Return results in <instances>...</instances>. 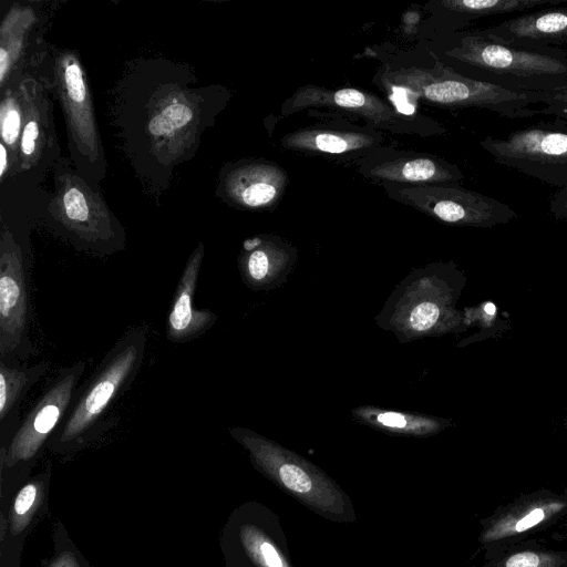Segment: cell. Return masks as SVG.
Masks as SVG:
<instances>
[{
    "mask_svg": "<svg viewBox=\"0 0 567 567\" xmlns=\"http://www.w3.org/2000/svg\"><path fill=\"white\" fill-rule=\"evenodd\" d=\"M148 341L142 327L128 329L103 357L91 375L79 385L68 414L48 450L71 458L86 449L107 427L106 415L136 379Z\"/></svg>",
    "mask_w": 567,
    "mask_h": 567,
    "instance_id": "3957f363",
    "label": "cell"
},
{
    "mask_svg": "<svg viewBox=\"0 0 567 567\" xmlns=\"http://www.w3.org/2000/svg\"><path fill=\"white\" fill-rule=\"evenodd\" d=\"M395 196L450 225L491 228L517 218V213L507 204L455 184L398 188Z\"/></svg>",
    "mask_w": 567,
    "mask_h": 567,
    "instance_id": "4fadbf2b",
    "label": "cell"
},
{
    "mask_svg": "<svg viewBox=\"0 0 567 567\" xmlns=\"http://www.w3.org/2000/svg\"><path fill=\"white\" fill-rule=\"evenodd\" d=\"M53 187L42 225L76 251L113 256L126 247V230L96 183L62 156L52 171Z\"/></svg>",
    "mask_w": 567,
    "mask_h": 567,
    "instance_id": "277c9868",
    "label": "cell"
},
{
    "mask_svg": "<svg viewBox=\"0 0 567 567\" xmlns=\"http://www.w3.org/2000/svg\"><path fill=\"white\" fill-rule=\"evenodd\" d=\"M382 83L435 105L491 111L506 118L543 115L546 93L511 91L465 76L437 61L432 68H401L383 72Z\"/></svg>",
    "mask_w": 567,
    "mask_h": 567,
    "instance_id": "5b68a950",
    "label": "cell"
},
{
    "mask_svg": "<svg viewBox=\"0 0 567 567\" xmlns=\"http://www.w3.org/2000/svg\"><path fill=\"white\" fill-rule=\"evenodd\" d=\"M553 122L516 130L506 137L486 136L481 146L511 169L560 188L567 187V110Z\"/></svg>",
    "mask_w": 567,
    "mask_h": 567,
    "instance_id": "8fae6325",
    "label": "cell"
},
{
    "mask_svg": "<svg viewBox=\"0 0 567 567\" xmlns=\"http://www.w3.org/2000/svg\"><path fill=\"white\" fill-rule=\"evenodd\" d=\"M377 144L374 136L362 132L302 128L286 135L281 145L301 152L342 154Z\"/></svg>",
    "mask_w": 567,
    "mask_h": 567,
    "instance_id": "cb8c5ba5",
    "label": "cell"
},
{
    "mask_svg": "<svg viewBox=\"0 0 567 567\" xmlns=\"http://www.w3.org/2000/svg\"><path fill=\"white\" fill-rule=\"evenodd\" d=\"M228 433L248 452L256 468L290 494L323 512H342L339 491L317 466L250 429L233 426Z\"/></svg>",
    "mask_w": 567,
    "mask_h": 567,
    "instance_id": "7c38bea8",
    "label": "cell"
},
{
    "mask_svg": "<svg viewBox=\"0 0 567 567\" xmlns=\"http://www.w3.org/2000/svg\"><path fill=\"white\" fill-rule=\"evenodd\" d=\"M443 55L458 73L511 91L567 89V50L563 48L511 43L481 29L456 34Z\"/></svg>",
    "mask_w": 567,
    "mask_h": 567,
    "instance_id": "7a4b0ae2",
    "label": "cell"
},
{
    "mask_svg": "<svg viewBox=\"0 0 567 567\" xmlns=\"http://www.w3.org/2000/svg\"><path fill=\"white\" fill-rule=\"evenodd\" d=\"M482 30L511 43L560 48L567 44V7H545Z\"/></svg>",
    "mask_w": 567,
    "mask_h": 567,
    "instance_id": "d6986e66",
    "label": "cell"
},
{
    "mask_svg": "<svg viewBox=\"0 0 567 567\" xmlns=\"http://www.w3.org/2000/svg\"><path fill=\"white\" fill-rule=\"evenodd\" d=\"M306 107H328L355 115L368 122L394 127L408 123L388 102L370 92L358 89H326L306 85L284 104L281 113L291 114Z\"/></svg>",
    "mask_w": 567,
    "mask_h": 567,
    "instance_id": "e0dca14e",
    "label": "cell"
},
{
    "mask_svg": "<svg viewBox=\"0 0 567 567\" xmlns=\"http://www.w3.org/2000/svg\"><path fill=\"white\" fill-rule=\"evenodd\" d=\"M49 367L48 360L32 365L0 361V450L8 445L20 424V406L24 398Z\"/></svg>",
    "mask_w": 567,
    "mask_h": 567,
    "instance_id": "44dd1931",
    "label": "cell"
},
{
    "mask_svg": "<svg viewBox=\"0 0 567 567\" xmlns=\"http://www.w3.org/2000/svg\"><path fill=\"white\" fill-rule=\"evenodd\" d=\"M47 51L23 74L24 118L18 163L13 174L6 178L35 187L43 185L63 156L55 128L54 99L41 66Z\"/></svg>",
    "mask_w": 567,
    "mask_h": 567,
    "instance_id": "30bf717a",
    "label": "cell"
},
{
    "mask_svg": "<svg viewBox=\"0 0 567 567\" xmlns=\"http://www.w3.org/2000/svg\"><path fill=\"white\" fill-rule=\"evenodd\" d=\"M559 110H567V89L554 93H546L542 109L543 115H550L553 112Z\"/></svg>",
    "mask_w": 567,
    "mask_h": 567,
    "instance_id": "83f0119b",
    "label": "cell"
},
{
    "mask_svg": "<svg viewBox=\"0 0 567 567\" xmlns=\"http://www.w3.org/2000/svg\"><path fill=\"white\" fill-rule=\"evenodd\" d=\"M296 252L268 236H255L243 243L238 269L244 284L252 290L272 289L285 280Z\"/></svg>",
    "mask_w": 567,
    "mask_h": 567,
    "instance_id": "ffe728a7",
    "label": "cell"
},
{
    "mask_svg": "<svg viewBox=\"0 0 567 567\" xmlns=\"http://www.w3.org/2000/svg\"><path fill=\"white\" fill-rule=\"evenodd\" d=\"M205 245L199 243L187 258L176 285L166 318V338L172 343H187L205 334L218 320L209 309H198L194 299L204 261Z\"/></svg>",
    "mask_w": 567,
    "mask_h": 567,
    "instance_id": "ac0fdd59",
    "label": "cell"
},
{
    "mask_svg": "<svg viewBox=\"0 0 567 567\" xmlns=\"http://www.w3.org/2000/svg\"><path fill=\"white\" fill-rule=\"evenodd\" d=\"M52 532L53 551L44 560L43 567H90L60 520H56Z\"/></svg>",
    "mask_w": 567,
    "mask_h": 567,
    "instance_id": "4316f807",
    "label": "cell"
},
{
    "mask_svg": "<svg viewBox=\"0 0 567 567\" xmlns=\"http://www.w3.org/2000/svg\"><path fill=\"white\" fill-rule=\"evenodd\" d=\"M544 511L542 508H535L522 519L516 523V532H525L526 529L535 526L544 518Z\"/></svg>",
    "mask_w": 567,
    "mask_h": 567,
    "instance_id": "4dcf8cb0",
    "label": "cell"
},
{
    "mask_svg": "<svg viewBox=\"0 0 567 567\" xmlns=\"http://www.w3.org/2000/svg\"><path fill=\"white\" fill-rule=\"evenodd\" d=\"M52 466L25 480H0V567H19L29 534L48 513Z\"/></svg>",
    "mask_w": 567,
    "mask_h": 567,
    "instance_id": "5bb4252c",
    "label": "cell"
},
{
    "mask_svg": "<svg viewBox=\"0 0 567 567\" xmlns=\"http://www.w3.org/2000/svg\"><path fill=\"white\" fill-rule=\"evenodd\" d=\"M563 0H444L440 4L461 22L513 12H523L537 7L558 6Z\"/></svg>",
    "mask_w": 567,
    "mask_h": 567,
    "instance_id": "484cf974",
    "label": "cell"
},
{
    "mask_svg": "<svg viewBox=\"0 0 567 567\" xmlns=\"http://www.w3.org/2000/svg\"><path fill=\"white\" fill-rule=\"evenodd\" d=\"M370 176L396 183L416 185L455 184L464 181L458 166L427 156L384 162L370 171Z\"/></svg>",
    "mask_w": 567,
    "mask_h": 567,
    "instance_id": "7402d4cb",
    "label": "cell"
},
{
    "mask_svg": "<svg viewBox=\"0 0 567 567\" xmlns=\"http://www.w3.org/2000/svg\"><path fill=\"white\" fill-rule=\"evenodd\" d=\"M464 282L462 272L447 266L411 274L391 295L379 324L402 341L465 329L455 308Z\"/></svg>",
    "mask_w": 567,
    "mask_h": 567,
    "instance_id": "52a82bcc",
    "label": "cell"
},
{
    "mask_svg": "<svg viewBox=\"0 0 567 567\" xmlns=\"http://www.w3.org/2000/svg\"><path fill=\"white\" fill-rule=\"evenodd\" d=\"M22 79L23 75L13 78L0 89V144L7 148L10 159V169L6 178L13 174L18 163L24 118Z\"/></svg>",
    "mask_w": 567,
    "mask_h": 567,
    "instance_id": "d4e9b609",
    "label": "cell"
},
{
    "mask_svg": "<svg viewBox=\"0 0 567 567\" xmlns=\"http://www.w3.org/2000/svg\"><path fill=\"white\" fill-rule=\"evenodd\" d=\"M287 182L286 173L274 163L239 162L221 168L216 195L240 209H261L279 200Z\"/></svg>",
    "mask_w": 567,
    "mask_h": 567,
    "instance_id": "2e32d148",
    "label": "cell"
},
{
    "mask_svg": "<svg viewBox=\"0 0 567 567\" xmlns=\"http://www.w3.org/2000/svg\"><path fill=\"white\" fill-rule=\"evenodd\" d=\"M31 233L0 221V361L7 364L28 363L35 353L30 337Z\"/></svg>",
    "mask_w": 567,
    "mask_h": 567,
    "instance_id": "ba28073f",
    "label": "cell"
},
{
    "mask_svg": "<svg viewBox=\"0 0 567 567\" xmlns=\"http://www.w3.org/2000/svg\"><path fill=\"white\" fill-rule=\"evenodd\" d=\"M82 360L59 369L41 392L4 449L0 450V480H24L41 458L65 415L85 371Z\"/></svg>",
    "mask_w": 567,
    "mask_h": 567,
    "instance_id": "9c48e42d",
    "label": "cell"
},
{
    "mask_svg": "<svg viewBox=\"0 0 567 567\" xmlns=\"http://www.w3.org/2000/svg\"><path fill=\"white\" fill-rule=\"evenodd\" d=\"M216 89L163 59L130 62L112 94L115 135L147 193L157 200L193 159L219 110Z\"/></svg>",
    "mask_w": 567,
    "mask_h": 567,
    "instance_id": "6da1fadb",
    "label": "cell"
},
{
    "mask_svg": "<svg viewBox=\"0 0 567 567\" xmlns=\"http://www.w3.org/2000/svg\"><path fill=\"white\" fill-rule=\"evenodd\" d=\"M41 66L63 114L69 158L84 176L101 183L109 165L80 54L50 44Z\"/></svg>",
    "mask_w": 567,
    "mask_h": 567,
    "instance_id": "8992f818",
    "label": "cell"
},
{
    "mask_svg": "<svg viewBox=\"0 0 567 567\" xmlns=\"http://www.w3.org/2000/svg\"><path fill=\"white\" fill-rule=\"evenodd\" d=\"M550 215L559 220H567V187L558 189L549 202Z\"/></svg>",
    "mask_w": 567,
    "mask_h": 567,
    "instance_id": "f1b7e54d",
    "label": "cell"
},
{
    "mask_svg": "<svg viewBox=\"0 0 567 567\" xmlns=\"http://www.w3.org/2000/svg\"><path fill=\"white\" fill-rule=\"evenodd\" d=\"M47 20L35 2H14L6 11L0 24V89L48 50Z\"/></svg>",
    "mask_w": 567,
    "mask_h": 567,
    "instance_id": "9a60e30c",
    "label": "cell"
},
{
    "mask_svg": "<svg viewBox=\"0 0 567 567\" xmlns=\"http://www.w3.org/2000/svg\"><path fill=\"white\" fill-rule=\"evenodd\" d=\"M539 557L530 551L518 553L511 556L506 561V567H538Z\"/></svg>",
    "mask_w": 567,
    "mask_h": 567,
    "instance_id": "f546056e",
    "label": "cell"
},
{
    "mask_svg": "<svg viewBox=\"0 0 567 567\" xmlns=\"http://www.w3.org/2000/svg\"><path fill=\"white\" fill-rule=\"evenodd\" d=\"M352 419L375 430L415 437L432 436L451 425V420L371 405L351 410Z\"/></svg>",
    "mask_w": 567,
    "mask_h": 567,
    "instance_id": "603a6c76",
    "label": "cell"
}]
</instances>
